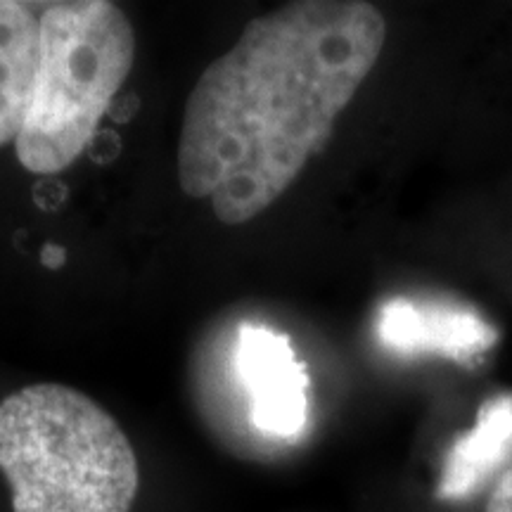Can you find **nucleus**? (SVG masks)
I'll return each mask as SVG.
<instances>
[{
  "label": "nucleus",
  "instance_id": "obj_1",
  "mask_svg": "<svg viewBox=\"0 0 512 512\" xmlns=\"http://www.w3.org/2000/svg\"><path fill=\"white\" fill-rule=\"evenodd\" d=\"M384 38V15L361 0H299L252 19L185 102V195L228 226L264 214L328 147Z\"/></svg>",
  "mask_w": 512,
  "mask_h": 512
},
{
  "label": "nucleus",
  "instance_id": "obj_9",
  "mask_svg": "<svg viewBox=\"0 0 512 512\" xmlns=\"http://www.w3.org/2000/svg\"><path fill=\"white\" fill-rule=\"evenodd\" d=\"M43 264L50 268H60L64 264V249L55 247V245L43 247Z\"/></svg>",
  "mask_w": 512,
  "mask_h": 512
},
{
  "label": "nucleus",
  "instance_id": "obj_5",
  "mask_svg": "<svg viewBox=\"0 0 512 512\" xmlns=\"http://www.w3.org/2000/svg\"><path fill=\"white\" fill-rule=\"evenodd\" d=\"M377 337L389 349L406 354L430 351L448 358H467L484 354L496 342V330L470 309L392 299L380 311Z\"/></svg>",
  "mask_w": 512,
  "mask_h": 512
},
{
  "label": "nucleus",
  "instance_id": "obj_6",
  "mask_svg": "<svg viewBox=\"0 0 512 512\" xmlns=\"http://www.w3.org/2000/svg\"><path fill=\"white\" fill-rule=\"evenodd\" d=\"M48 3L0 0V147L17 143L41 67V17Z\"/></svg>",
  "mask_w": 512,
  "mask_h": 512
},
{
  "label": "nucleus",
  "instance_id": "obj_3",
  "mask_svg": "<svg viewBox=\"0 0 512 512\" xmlns=\"http://www.w3.org/2000/svg\"><path fill=\"white\" fill-rule=\"evenodd\" d=\"M136 34L110 0H57L41 17V67L17 159L31 174H60L91 143L131 74Z\"/></svg>",
  "mask_w": 512,
  "mask_h": 512
},
{
  "label": "nucleus",
  "instance_id": "obj_7",
  "mask_svg": "<svg viewBox=\"0 0 512 512\" xmlns=\"http://www.w3.org/2000/svg\"><path fill=\"white\" fill-rule=\"evenodd\" d=\"M512 456V394L489 399L477 415V425L463 434L448 453L439 498H463L477 491L484 479Z\"/></svg>",
  "mask_w": 512,
  "mask_h": 512
},
{
  "label": "nucleus",
  "instance_id": "obj_2",
  "mask_svg": "<svg viewBox=\"0 0 512 512\" xmlns=\"http://www.w3.org/2000/svg\"><path fill=\"white\" fill-rule=\"evenodd\" d=\"M0 472L12 512H131L140 484L119 422L91 396L55 382L0 401Z\"/></svg>",
  "mask_w": 512,
  "mask_h": 512
},
{
  "label": "nucleus",
  "instance_id": "obj_4",
  "mask_svg": "<svg viewBox=\"0 0 512 512\" xmlns=\"http://www.w3.org/2000/svg\"><path fill=\"white\" fill-rule=\"evenodd\" d=\"M235 368L254 432L275 441L299 437L309 418V377L290 339L261 325H242Z\"/></svg>",
  "mask_w": 512,
  "mask_h": 512
},
{
  "label": "nucleus",
  "instance_id": "obj_8",
  "mask_svg": "<svg viewBox=\"0 0 512 512\" xmlns=\"http://www.w3.org/2000/svg\"><path fill=\"white\" fill-rule=\"evenodd\" d=\"M484 512H512V467L498 477Z\"/></svg>",
  "mask_w": 512,
  "mask_h": 512
}]
</instances>
